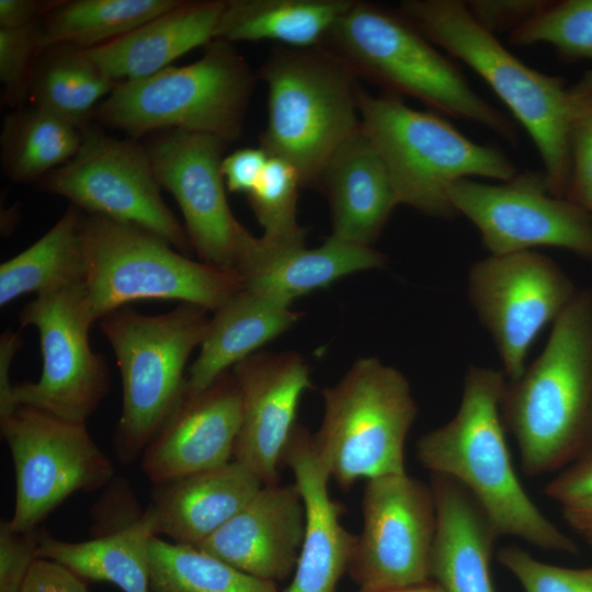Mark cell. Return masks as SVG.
Returning <instances> with one entry per match:
<instances>
[{
  "label": "cell",
  "instance_id": "6da1fadb",
  "mask_svg": "<svg viewBox=\"0 0 592 592\" xmlns=\"http://www.w3.org/2000/svg\"><path fill=\"white\" fill-rule=\"evenodd\" d=\"M505 384L501 371L469 366L456 414L418 440L417 458L465 487L500 536L576 555V542L538 509L513 467L500 409Z\"/></svg>",
  "mask_w": 592,
  "mask_h": 592
},
{
  "label": "cell",
  "instance_id": "7a4b0ae2",
  "mask_svg": "<svg viewBox=\"0 0 592 592\" xmlns=\"http://www.w3.org/2000/svg\"><path fill=\"white\" fill-rule=\"evenodd\" d=\"M592 406V292L578 291L539 356L506 380L501 417L527 476L553 473L583 447Z\"/></svg>",
  "mask_w": 592,
  "mask_h": 592
},
{
  "label": "cell",
  "instance_id": "3957f363",
  "mask_svg": "<svg viewBox=\"0 0 592 592\" xmlns=\"http://www.w3.org/2000/svg\"><path fill=\"white\" fill-rule=\"evenodd\" d=\"M398 11L430 42L482 78L526 129L542 159L550 194L565 197L569 130L580 83L539 72L513 55L470 14L465 1L405 0Z\"/></svg>",
  "mask_w": 592,
  "mask_h": 592
},
{
  "label": "cell",
  "instance_id": "277c9868",
  "mask_svg": "<svg viewBox=\"0 0 592 592\" xmlns=\"http://www.w3.org/2000/svg\"><path fill=\"white\" fill-rule=\"evenodd\" d=\"M323 46L386 93L414 98L434 112L478 123L517 145L516 124L481 98L455 64L399 11L354 0Z\"/></svg>",
  "mask_w": 592,
  "mask_h": 592
},
{
  "label": "cell",
  "instance_id": "5b68a950",
  "mask_svg": "<svg viewBox=\"0 0 592 592\" xmlns=\"http://www.w3.org/2000/svg\"><path fill=\"white\" fill-rule=\"evenodd\" d=\"M258 78L267 88L260 147L291 163L301 187L317 186L332 153L361 127L356 72L326 46H281Z\"/></svg>",
  "mask_w": 592,
  "mask_h": 592
},
{
  "label": "cell",
  "instance_id": "8992f818",
  "mask_svg": "<svg viewBox=\"0 0 592 592\" xmlns=\"http://www.w3.org/2000/svg\"><path fill=\"white\" fill-rule=\"evenodd\" d=\"M361 127L380 156L399 204L428 216L457 215L447 189L460 179L506 182L517 174L498 148L475 143L442 114L408 106L401 96L357 91Z\"/></svg>",
  "mask_w": 592,
  "mask_h": 592
},
{
  "label": "cell",
  "instance_id": "52a82bcc",
  "mask_svg": "<svg viewBox=\"0 0 592 592\" xmlns=\"http://www.w3.org/2000/svg\"><path fill=\"white\" fill-rule=\"evenodd\" d=\"M207 312L187 303L153 316L126 306L98 321L122 376L114 451L123 465L143 455L184 400L185 366L207 333Z\"/></svg>",
  "mask_w": 592,
  "mask_h": 592
},
{
  "label": "cell",
  "instance_id": "ba28073f",
  "mask_svg": "<svg viewBox=\"0 0 592 592\" xmlns=\"http://www.w3.org/2000/svg\"><path fill=\"white\" fill-rule=\"evenodd\" d=\"M83 298L93 322L140 299H171L216 311L244 286L237 271L194 261L130 223L84 215Z\"/></svg>",
  "mask_w": 592,
  "mask_h": 592
},
{
  "label": "cell",
  "instance_id": "9c48e42d",
  "mask_svg": "<svg viewBox=\"0 0 592 592\" xmlns=\"http://www.w3.org/2000/svg\"><path fill=\"white\" fill-rule=\"evenodd\" d=\"M254 81L231 43L214 39L193 64L116 83L92 117L133 137L171 128L228 143L241 134Z\"/></svg>",
  "mask_w": 592,
  "mask_h": 592
},
{
  "label": "cell",
  "instance_id": "30bf717a",
  "mask_svg": "<svg viewBox=\"0 0 592 592\" xmlns=\"http://www.w3.org/2000/svg\"><path fill=\"white\" fill-rule=\"evenodd\" d=\"M322 397L325 412L312 440L342 490L362 478L406 473L405 443L418 408L401 372L375 356L360 357Z\"/></svg>",
  "mask_w": 592,
  "mask_h": 592
},
{
  "label": "cell",
  "instance_id": "8fae6325",
  "mask_svg": "<svg viewBox=\"0 0 592 592\" xmlns=\"http://www.w3.org/2000/svg\"><path fill=\"white\" fill-rule=\"evenodd\" d=\"M1 435L13 462V530L27 532L78 491L109 483L114 467L90 435L86 422H72L44 410L20 406L0 418Z\"/></svg>",
  "mask_w": 592,
  "mask_h": 592
},
{
  "label": "cell",
  "instance_id": "7c38bea8",
  "mask_svg": "<svg viewBox=\"0 0 592 592\" xmlns=\"http://www.w3.org/2000/svg\"><path fill=\"white\" fill-rule=\"evenodd\" d=\"M38 187L68 198L89 215L140 226L185 255L193 250L161 196L148 150L133 141L111 138L89 125L77 153L46 174Z\"/></svg>",
  "mask_w": 592,
  "mask_h": 592
},
{
  "label": "cell",
  "instance_id": "4fadbf2b",
  "mask_svg": "<svg viewBox=\"0 0 592 592\" xmlns=\"http://www.w3.org/2000/svg\"><path fill=\"white\" fill-rule=\"evenodd\" d=\"M21 326L39 334L43 369L37 382L14 384L16 407L30 406L72 422H86L110 391L104 357L92 351L93 326L82 284L39 295L20 312Z\"/></svg>",
  "mask_w": 592,
  "mask_h": 592
},
{
  "label": "cell",
  "instance_id": "5bb4252c",
  "mask_svg": "<svg viewBox=\"0 0 592 592\" xmlns=\"http://www.w3.org/2000/svg\"><path fill=\"white\" fill-rule=\"evenodd\" d=\"M577 293L551 258L533 250L490 254L474 263L469 299L496 343L508 380L523 374L533 342Z\"/></svg>",
  "mask_w": 592,
  "mask_h": 592
},
{
  "label": "cell",
  "instance_id": "9a60e30c",
  "mask_svg": "<svg viewBox=\"0 0 592 592\" xmlns=\"http://www.w3.org/2000/svg\"><path fill=\"white\" fill-rule=\"evenodd\" d=\"M447 195L456 213L476 226L490 254L556 247L592 260V216L550 194L543 171L517 172L501 184L460 179Z\"/></svg>",
  "mask_w": 592,
  "mask_h": 592
},
{
  "label": "cell",
  "instance_id": "2e32d148",
  "mask_svg": "<svg viewBox=\"0 0 592 592\" xmlns=\"http://www.w3.org/2000/svg\"><path fill=\"white\" fill-rule=\"evenodd\" d=\"M362 513L363 527L348 568L361 591L431 581L430 555L436 528L431 486L407 473L368 479Z\"/></svg>",
  "mask_w": 592,
  "mask_h": 592
},
{
  "label": "cell",
  "instance_id": "e0dca14e",
  "mask_svg": "<svg viewBox=\"0 0 592 592\" xmlns=\"http://www.w3.org/2000/svg\"><path fill=\"white\" fill-rule=\"evenodd\" d=\"M227 141L201 133L170 129L148 149L160 186L179 204L200 261L236 271L249 231L236 219L220 172Z\"/></svg>",
  "mask_w": 592,
  "mask_h": 592
},
{
  "label": "cell",
  "instance_id": "ac0fdd59",
  "mask_svg": "<svg viewBox=\"0 0 592 592\" xmlns=\"http://www.w3.org/2000/svg\"><path fill=\"white\" fill-rule=\"evenodd\" d=\"M240 391L241 422L232 459L264 486L280 483V467L296 426L301 395L311 387L310 369L297 352H255L231 369Z\"/></svg>",
  "mask_w": 592,
  "mask_h": 592
},
{
  "label": "cell",
  "instance_id": "d6986e66",
  "mask_svg": "<svg viewBox=\"0 0 592 592\" xmlns=\"http://www.w3.org/2000/svg\"><path fill=\"white\" fill-rule=\"evenodd\" d=\"M240 422L239 387L227 371L184 398L144 451L143 473L156 485L232 460Z\"/></svg>",
  "mask_w": 592,
  "mask_h": 592
},
{
  "label": "cell",
  "instance_id": "ffe728a7",
  "mask_svg": "<svg viewBox=\"0 0 592 592\" xmlns=\"http://www.w3.org/2000/svg\"><path fill=\"white\" fill-rule=\"evenodd\" d=\"M305 526V506L295 482L263 486L195 547L242 572L276 583L295 570Z\"/></svg>",
  "mask_w": 592,
  "mask_h": 592
},
{
  "label": "cell",
  "instance_id": "44dd1931",
  "mask_svg": "<svg viewBox=\"0 0 592 592\" xmlns=\"http://www.w3.org/2000/svg\"><path fill=\"white\" fill-rule=\"evenodd\" d=\"M294 475L306 514L305 536L294 577L284 592H334L349 563L356 535L341 524L343 505L328 490L330 476L312 435L296 424L283 455Z\"/></svg>",
  "mask_w": 592,
  "mask_h": 592
},
{
  "label": "cell",
  "instance_id": "7402d4cb",
  "mask_svg": "<svg viewBox=\"0 0 592 592\" xmlns=\"http://www.w3.org/2000/svg\"><path fill=\"white\" fill-rule=\"evenodd\" d=\"M386 261V255L373 247L353 244L333 236L321 246L308 249L305 243L269 246L250 234L236 271L244 288L291 307L298 297L355 272L382 267Z\"/></svg>",
  "mask_w": 592,
  "mask_h": 592
},
{
  "label": "cell",
  "instance_id": "603a6c76",
  "mask_svg": "<svg viewBox=\"0 0 592 592\" xmlns=\"http://www.w3.org/2000/svg\"><path fill=\"white\" fill-rule=\"evenodd\" d=\"M436 528L430 555V578L444 592H496L491 576L493 548L500 536L470 492L455 479L431 474Z\"/></svg>",
  "mask_w": 592,
  "mask_h": 592
},
{
  "label": "cell",
  "instance_id": "cb8c5ba5",
  "mask_svg": "<svg viewBox=\"0 0 592 592\" xmlns=\"http://www.w3.org/2000/svg\"><path fill=\"white\" fill-rule=\"evenodd\" d=\"M317 186L331 212V236L363 247L379 238L399 205L387 169L360 127L326 163Z\"/></svg>",
  "mask_w": 592,
  "mask_h": 592
},
{
  "label": "cell",
  "instance_id": "d4e9b609",
  "mask_svg": "<svg viewBox=\"0 0 592 592\" xmlns=\"http://www.w3.org/2000/svg\"><path fill=\"white\" fill-rule=\"evenodd\" d=\"M247 466H220L153 485L157 533L197 546L236 515L263 487Z\"/></svg>",
  "mask_w": 592,
  "mask_h": 592
},
{
  "label": "cell",
  "instance_id": "484cf974",
  "mask_svg": "<svg viewBox=\"0 0 592 592\" xmlns=\"http://www.w3.org/2000/svg\"><path fill=\"white\" fill-rule=\"evenodd\" d=\"M224 3L182 1L128 34L84 50L114 81L149 77L193 48L214 41Z\"/></svg>",
  "mask_w": 592,
  "mask_h": 592
},
{
  "label": "cell",
  "instance_id": "4316f807",
  "mask_svg": "<svg viewBox=\"0 0 592 592\" xmlns=\"http://www.w3.org/2000/svg\"><path fill=\"white\" fill-rule=\"evenodd\" d=\"M303 314L242 288L213 312L198 356L187 376L185 397L196 395L220 375L291 329Z\"/></svg>",
  "mask_w": 592,
  "mask_h": 592
},
{
  "label": "cell",
  "instance_id": "83f0119b",
  "mask_svg": "<svg viewBox=\"0 0 592 592\" xmlns=\"http://www.w3.org/2000/svg\"><path fill=\"white\" fill-rule=\"evenodd\" d=\"M158 536L150 506L137 519L83 542L55 538L39 530L37 557L55 561L84 581L110 582L123 592L150 591L149 543Z\"/></svg>",
  "mask_w": 592,
  "mask_h": 592
},
{
  "label": "cell",
  "instance_id": "f1b7e54d",
  "mask_svg": "<svg viewBox=\"0 0 592 592\" xmlns=\"http://www.w3.org/2000/svg\"><path fill=\"white\" fill-rule=\"evenodd\" d=\"M354 0H225L215 39L323 46Z\"/></svg>",
  "mask_w": 592,
  "mask_h": 592
},
{
  "label": "cell",
  "instance_id": "f546056e",
  "mask_svg": "<svg viewBox=\"0 0 592 592\" xmlns=\"http://www.w3.org/2000/svg\"><path fill=\"white\" fill-rule=\"evenodd\" d=\"M83 212L71 204L42 238L1 264V307L27 293L39 296L83 284Z\"/></svg>",
  "mask_w": 592,
  "mask_h": 592
},
{
  "label": "cell",
  "instance_id": "4dcf8cb0",
  "mask_svg": "<svg viewBox=\"0 0 592 592\" xmlns=\"http://www.w3.org/2000/svg\"><path fill=\"white\" fill-rule=\"evenodd\" d=\"M115 86L84 49L56 45L37 57L29 94L34 107L82 130L90 125L95 103Z\"/></svg>",
  "mask_w": 592,
  "mask_h": 592
},
{
  "label": "cell",
  "instance_id": "1f68e13d",
  "mask_svg": "<svg viewBox=\"0 0 592 592\" xmlns=\"http://www.w3.org/2000/svg\"><path fill=\"white\" fill-rule=\"evenodd\" d=\"M182 0L59 1L37 22L39 53L56 45L90 49L136 30Z\"/></svg>",
  "mask_w": 592,
  "mask_h": 592
},
{
  "label": "cell",
  "instance_id": "d6a6232c",
  "mask_svg": "<svg viewBox=\"0 0 592 592\" xmlns=\"http://www.w3.org/2000/svg\"><path fill=\"white\" fill-rule=\"evenodd\" d=\"M82 130L32 106L4 118L1 160L15 182H31L68 162L79 150Z\"/></svg>",
  "mask_w": 592,
  "mask_h": 592
},
{
  "label": "cell",
  "instance_id": "836d02e7",
  "mask_svg": "<svg viewBox=\"0 0 592 592\" xmlns=\"http://www.w3.org/2000/svg\"><path fill=\"white\" fill-rule=\"evenodd\" d=\"M149 559L151 592H281L193 545L153 536Z\"/></svg>",
  "mask_w": 592,
  "mask_h": 592
},
{
  "label": "cell",
  "instance_id": "e575fe53",
  "mask_svg": "<svg viewBox=\"0 0 592 592\" xmlns=\"http://www.w3.org/2000/svg\"><path fill=\"white\" fill-rule=\"evenodd\" d=\"M298 172L287 161L270 157L255 187L247 195L263 228L260 239L269 246L305 243V229L297 220Z\"/></svg>",
  "mask_w": 592,
  "mask_h": 592
},
{
  "label": "cell",
  "instance_id": "d590c367",
  "mask_svg": "<svg viewBox=\"0 0 592 592\" xmlns=\"http://www.w3.org/2000/svg\"><path fill=\"white\" fill-rule=\"evenodd\" d=\"M515 46L551 45L567 62L592 61V0L549 1L546 8L509 35Z\"/></svg>",
  "mask_w": 592,
  "mask_h": 592
},
{
  "label": "cell",
  "instance_id": "8d00e7d4",
  "mask_svg": "<svg viewBox=\"0 0 592 592\" xmlns=\"http://www.w3.org/2000/svg\"><path fill=\"white\" fill-rule=\"evenodd\" d=\"M580 96L569 130L570 177L566 198L592 216V70L579 80Z\"/></svg>",
  "mask_w": 592,
  "mask_h": 592
},
{
  "label": "cell",
  "instance_id": "74e56055",
  "mask_svg": "<svg viewBox=\"0 0 592 592\" xmlns=\"http://www.w3.org/2000/svg\"><path fill=\"white\" fill-rule=\"evenodd\" d=\"M497 559L515 577L524 592H592V567L545 563L515 545L502 547Z\"/></svg>",
  "mask_w": 592,
  "mask_h": 592
},
{
  "label": "cell",
  "instance_id": "f35d334b",
  "mask_svg": "<svg viewBox=\"0 0 592 592\" xmlns=\"http://www.w3.org/2000/svg\"><path fill=\"white\" fill-rule=\"evenodd\" d=\"M37 23L21 29H0V79L5 100L20 104L29 93V86L39 56Z\"/></svg>",
  "mask_w": 592,
  "mask_h": 592
},
{
  "label": "cell",
  "instance_id": "ab89813d",
  "mask_svg": "<svg viewBox=\"0 0 592 592\" xmlns=\"http://www.w3.org/2000/svg\"><path fill=\"white\" fill-rule=\"evenodd\" d=\"M38 528L15 531L9 520H1L0 592H22L31 567L38 558Z\"/></svg>",
  "mask_w": 592,
  "mask_h": 592
},
{
  "label": "cell",
  "instance_id": "60d3db41",
  "mask_svg": "<svg viewBox=\"0 0 592 592\" xmlns=\"http://www.w3.org/2000/svg\"><path fill=\"white\" fill-rule=\"evenodd\" d=\"M474 19L497 36L509 35L523 26L549 3L547 0H469L465 1Z\"/></svg>",
  "mask_w": 592,
  "mask_h": 592
},
{
  "label": "cell",
  "instance_id": "b9f144b4",
  "mask_svg": "<svg viewBox=\"0 0 592 592\" xmlns=\"http://www.w3.org/2000/svg\"><path fill=\"white\" fill-rule=\"evenodd\" d=\"M544 493L561 505L592 497V446L555 476L545 486Z\"/></svg>",
  "mask_w": 592,
  "mask_h": 592
},
{
  "label": "cell",
  "instance_id": "7bdbcfd3",
  "mask_svg": "<svg viewBox=\"0 0 592 592\" xmlns=\"http://www.w3.org/2000/svg\"><path fill=\"white\" fill-rule=\"evenodd\" d=\"M269 158L261 147L238 149L224 157L220 172L226 187L248 195L258 184Z\"/></svg>",
  "mask_w": 592,
  "mask_h": 592
},
{
  "label": "cell",
  "instance_id": "ee69618b",
  "mask_svg": "<svg viewBox=\"0 0 592 592\" xmlns=\"http://www.w3.org/2000/svg\"><path fill=\"white\" fill-rule=\"evenodd\" d=\"M22 592H88L84 580L64 566L37 558L26 577Z\"/></svg>",
  "mask_w": 592,
  "mask_h": 592
},
{
  "label": "cell",
  "instance_id": "f6af8a7d",
  "mask_svg": "<svg viewBox=\"0 0 592 592\" xmlns=\"http://www.w3.org/2000/svg\"><path fill=\"white\" fill-rule=\"evenodd\" d=\"M22 346L20 331H5L0 338V418L13 413L16 407L13 398L14 384L10 379V368L16 352Z\"/></svg>",
  "mask_w": 592,
  "mask_h": 592
},
{
  "label": "cell",
  "instance_id": "bcb514c9",
  "mask_svg": "<svg viewBox=\"0 0 592 592\" xmlns=\"http://www.w3.org/2000/svg\"><path fill=\"white\" fill-rule=\"evenodd\" d=\"M59 1L1 0V29H21L36 24Z\"/></svg>",
  "mask_w": 592,
  "mask_h": 592
},
{
  "label": "cell",
  "instance_id": "7dc6e473",
  "mask_svg": "<svg viewBox=\"0 0 592 592\" xmlns=\"http://www.w3.org/2000/svg\"><path fill=\"white\" fill-rule=\"evenodd\" d=\"M561 506L563 519L576 531L592 525V497Z\"/></svg>",
  "mask_w": 592,
  "mask_h": 592
},
{
  "label": "cell",
  "instance_id": "c3c4849f",
  "mask_svg": "<svg viewBox=\"0 0 592 592\" xmlns=\"http://www.w3.org/2000/svg\"><path fill=\"white\" fill-rule=\"evenodd\" d=\"M357 592H366L358 590ZM378 592H444L439 584H436L434 581H428L422 584L402 588V589H395V590H386V591H378Z\"/></svg>",
  "mask_w": 592,
  "mask_h": 592
},
{
  "label": "cell",
  "instance_id": "681fc988",
  "mask_svg": "<svg viewBox=\"0 0 592 592\" xmlns=\"http://www.w3.org/2000/svg\"><path fill=\"white\" fill-rule=\"evenodd\" d=\"M590 446H592V406H591V411H590V417H589V422H588V428H587L584 447L582 452Z\"/></svg>",
  "mask_w": 592,
  "mask_h": 592
},
{
  "label": "cell",
  "instance_id": "f907efd6",
  "mask_svg": "<svg viewBox=\"0 0 592 592\" xmlns=\"http://www.w3.org/2000/svg\"><path fill=\"white\" fill-rule=\"evenodd\" d=\"M584 539L585 542L592 546V525L585 526L577 531Z\"/></svg>",
  "mask_w": 592,
  "mask_h": 592
}]
</instances>
